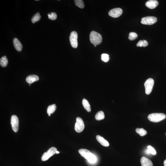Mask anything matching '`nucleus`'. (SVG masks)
I'll use <instances>...</instances> for the list:
<instances>
[{"label":"nucleus","instance_id":"1","mask_svg":"<svg viewBox=\"0 0 166 166\" xmlns=\"http://www.w3.org/2000/svg\"><path fill=\"white\" fill-rule=\"evenodd\" d=\"M79 152L81 155L87 159L89 163H94L96 161V156L93 154L89 150L86 149H80Z\"/></svg>","mask_w":166,"mask_h":166},{"label":"nucleus","instance_id":"2","mask_svg":"<svg viewBox=\"0 0 166 166\" xmlns=\"http://www.w3.org/2000/svg\"><path fill=\"white\" fill-rule=\"evenodd\" d=\"M91 42L94 45H98L102 42V37L100 34L93 31L91 32L89 36Z\"/></svg>","mask_w":166,"mask_h":166},{"label":"nucleus","instance_id":"3","mask_svg":"<svg viewBox=\"0 0 166 166\" xmlns=\"http://www.w3.org/2000/svg\"><path fill=\"white\" fill-rule=\"evenodd\" d=\"M166 115L164 114L160 113H152L148 115V118L151 122H157L165 119Z\"/></svg>","mask_w":166,"mask_h":166},{"label":"nucleus","instance_id":"4","mask_svg":"<svg viewBox=\"0 0 166 166\" xmlns=\"http://www.w3.org/2000/svg\"><path fill=\"white\" fill-rule=\"evenodd\" d=\"M85 125L83 121L80 117H78L76 119V122L74 126V129L77 133L82 132L84 129Z\"/></svg>","mask_w":166,"mask_h":166},{"label":"nucleus","instance_id":"5","mask_svg":"<svg viewBox=\"0 0 166 166\" xmlns=\"http://www.w3.org/2000/svg\"><path fill=\"white\" fill-rule=\"evenodd\" d=\"M154 84V81L152 78H149L145 82V92L147 94H149L151 92Z\"/></svg>","mask_w":166,"mask_h":166},{"label":"nucleus","instance_id":"6","mask_svg":"<svg viewBox=\"0 0 166 166\" xmlns=\"http://www.w3.org/2000/svg\"><path fill=\"white\" fill-rule=\"evenodd\" d=\"M57 149L55 147L50 148L48 151L44 153L41 158L42 161H45L49 159V158L56 153Z\"/></svg>","mask_w":166,"mask_h":166},{"label":"nucleus","instance_id":"7","mask_svg":"<svg viewBox=\"0 0 166 166\" xmlns=\"http://www.w3.org/2000/svg\"><path fill=\"white\" fill-rule=\"evenodd\" d=\"M157 21V18L155 17L147 16L141 18V23L145 25H152Z\"/></svg>","mask_w":166,"mask_h":166},{"label":"nucleus","instance_id":"8","mask_svg":"<svg viewBox=\"0 0 166 166\" xmlns=\"http://www.w3.org/2000/svg\"><path fill=\"white\" fill-rule=\"evenodd\" d=\"M78 34L75 31L72 32L70 36V40L71 45L74 48H77L78 46Z\"/></svg>","mask_w":166,"mask_h":166},{"label":"nucleus","instance_id":"9","mask_svg":"<svg viewBox=\"0 0 166 166\" xmlns=\"http://www.w3.org/2000/svg\"><path fill=\"white\" fill-rule=\"evenodd\" d=\"M19 121L18 117L15 115H13L11 118V124L13 131L17 132L18 129Z\"/></svg>","mask_w":166,"mask_h":166},{"label":"nucleus","instance_id":"10","mask_svg":"<svg viewBox=\"0 0 166 166\" xmlns=\"http://www.w3.org/2000/svg\"><path fill=\"white\" fill-rule=\"evenodd\" d=\"M122 10L120 8H114L110 11L109 15L113 18H117L120 16L122 13Z\"/></svg>","mask_w":166,"mask_h":166},{"label":"nucleus","instance_id":"11","mask_svg":"<svg viewBox=\"0 0 166 166\" xmlns=\"http://www.w3.org/2000/svg\"><path fill=\"white\" fill-rule=\"evenodd\" d=\"M158 4L157 1L156 0H150L145 3V6L149 8L153 9L157 7Z\"/></svg>","mask_w":166,"mask_h":166},{"label":"nucleus","instance_id":"12","mask_svg":"<svg viewBox=\"0 0 166 166\" xmlns=\"http://www.w3.org/2000/svg\"><path fill=\"white\" fill-rule=\"evenodd\" d=\"M141 163L142 166H153L151 161L144 156L141 158Z\"/></svg>","mask_w":166,"mask_h":166},{"label":"nucleus","instance_id":"13","mask_svg":"<svg viewBox=\"0 0 166 166\" xmlns=\"http://www.w3.org/2000/svg\"><path fill=\"white\" fill-rule=\"evenodd\" d=\"M96 139L97 141L103 146L105 147H108L109 146V144L108 142L101 136L99 135H97Z\"/></svg>","mask_w":166,"mask_h":166},{"label":"nucleus","instance_id":"14","mask_svg":"<svg viewBox=\"0 0 166 166\" xmlns=\"http://www.w3.org/2000/svg\"><path fill=\"white\" fill-rule=\"evenodd\" d=\"M13 42L14 47L17 51H21L23 48V46L20 41L17 38H15L13 40Z\"/></svg>","mask_w":166,"mask_h":166},{"label":"nucleus","instance_id":"15","mask_svg":"<svg viewBox=\"0 0 166 166\" xmlns=\"http://www.w3.org/2000/svg\"><path fill=\"white\" fill-rule=\"evenodd\" d=\"M39 79L38 76L35 75H31L28 76L26 79L27 82L30 84L35 82L38 81Z\"/></svg>","mask_w":166,"mask_h":166},{"label":"nucleus","instance_id":"16","mask_svg":"<svg viewBox=\"0 0 166 166\" xmlns=\"http://www.w3.org/2000/svg\"><path fill=\"white\" fill-rule=\"evenodd\" d=\"M83 107L87 112H90L91 111V106L88 101L85 99H83L82 101Z\"/></svg>","mask_w":166,"mask_h":166},{"label":"nucleus","instance_id":"17","mask_svg":"<svg viewBox=\"0 0 166 166\" xmlns=\"http://www.w3.org/2000/svg\"><path fill=\"white\" fill-rule=\"evenodd\" d=\"M105 118V115L103 112L102 111H100L98 112L96 114L95 118L97 120L100 121L103 120Z\"/></svg>","mask_w":166,"mask_h":166},{"label":"nucleus","instance_id":"18","mask_svg":"<svg viewBox=\"0 0 166 166\" xmlns=\"http://www.w3.org/2000/svg\"><path fill=\"white\" fill-rule=\"evenodd\" d=\"M8 61L6 56H3L2 57L0 60V64L1 66L3 67H5L8 64Z\"/></svg>","mask_w":166,"mask_h":166},{"label":"nucleus","instance_id":"19","mask_svg":"<svg viewBox=\"0 0 166 166\" xmlns=\"http://www.w3.org/2000/svg\"><path fill=\"white\" fill-rule=\"evenodd\" d=\"M56 109V106L55 104L50 105L48 107L47 109V113L48 115L51 114L53 113Z\"/></svg>","mask_w":166,"mask_h":166},{"label":"nucleus","instance_id":"20","mask_svg":"<svg viewBox=\"0 0 166 166\" xmlns=\"http://www.w3.org/2000/svg\"><path fill=\"white\" fill-rule=\"evenodd\" d=\"M41 18L40 13L38 12L35 14L33 16L31 19V21L33 23H34L37 22H38L40 20Z\"/></svg>","mask_w":166,"mask_h":166},{"label":"nucleus","instance_id":"21","mask_svg":"<svg viewBox=\"0 0 166 166\" xmlns=\"http://www.w3.org/2000/svg\"><path fill=\"white\" fill-rule=\"evenodd\" d=\"M75 5L79 8H83L84 7V4L82 0H75L74 1Z\"/></svg>","mask_w":166,"mask_h":166},{"label":"nucleus","instance_id":"22","mask_svg":"<svg viewBox=\"0 0 166 166\" xmlns=\"http://www.w3.org/2000/svg\"><path fill=\"white\" fill-rule=\"evenodd\" d=\"M138 35L136 33L132 32L129 33L128 38L130 40H134L137 38Z\"/></svg>","mask_w":166,"mask_h":166},{"label":"nucleus","instance_id":"23","mask_svg":"<svg viewBox=\"0 0 166 166\" xmlns=\"http://www.w3.org/2000/svg\"><path fill=\"white\" fill-rule=\"evenodd\" d=\"M48 18L51 20H55L57 18V15L55 12H51L48 14Z\"/></svg>","mask_w":166,"mask_h":166},{"label":"nucleus","instance_id":"24","mask_svg":"<svg viewBox=\"0 0 166 166\" xmlns=\"http://www.w3.org/2000/svg\"><path fill=\"white\" fill-rule=\"evenodd\" d=\"M102 60L104 62H107L109 60V55L106 54H103L102 55Z\"/></svg>","mask_w":166,"mask_h":166},{"label":"nucleus","instance_id":"25","mask_svg":"<svg viewBox=\"0 0 166 166\" xmlns=\"http://www.w3.org/2000/svg\"><path fill=\"white\" fill-rule=\"evenodd\" d=\"M147 148L150 151L151 154L153 155L156 154V151L155 150L153 147L150 146V145H149V146H147Z\"/></svg>","mask_w":166,"mask_h":166},{"label":"nucleus","instance_id":"26","mask_svg":"<svg viewBox=\"0 0 166 166\" xmlns=\"http://www.w3.org/2000/svg\"><path fill=\"white\" fill-rule=\"evenodd\" d=\"M147 133V131L143 128L140 129L139 133V135L141 136H143L146 135Z\"/></svg>","mask_w":166,"mask_h":166},{"label":"nucleus","instance_id":"27","mask_svg":"<svg viewBox=\"0 0 166 166\" xmlns=\"http://www.w3.org/2000/svg\"><path fill=\"white\" fill-rule=\"evenodd\" d=\"M143 45V40H140L138 42L137 44V46H140V47H142Z\"/></svg>","mask_w":166,"mask_h":166},{"label":"nucleus","instance_id":"28","mask_svg":"<svg viewBox=\"0 0 166 166\" xmlns=\"http://www.w3.org/2000/svg\"><path fill=\"white\" fill-rule=\"evenodd\" d=\"M148 45V42L146 40H143V47H145Z\"/></svg>","mask_w":166,"mask_h":166},{"label":"nucleus","instance_id":"29","mask_svg":"<svg viewBox=\"0 0 166 166\" xmlns=\"http://www.w3.org/2000/svg\"><path fill=\"white\" fill-rule=\"evenodd\" d=\"M145 153H146L147 154H151L150 151L148 149L145 151Z\"/></svg>","mask_w":166,"mask_h":166},{"label":"nucleus","instance_id":"30","mask_svg":"<svg viewBox=\"0 0 166 166\" xmlns=\"http://www.w3.org/2000/svg\"><path fill=\"white\" fill-rule=\"evenodd\" d=\"M140 129L139 128H137L136 129V131L137 132V133L139 134L140 132Z\"/></svg>","mask_w":166,"mask_h":166},{"label":"nucleus","instance_id":"31","mask_svg":"<svg viewBox=\"0 0 166 166\" xmlns=\"http://www.w3.org/2000/svg\"><path fill=\"white\" fill-rule=\"evenodd\" d=\"M164 166H166V159L164 162Z\"/></svg>","mask_w":166,"mask_h":166},{"label":"nucleus","instance_id":"32","mask_svg":"<svg viewBox=\"0 0 166 166\" xmlns=\"http://www.w3.org/2000/svg\"><path fill=\"white\" fill-rule=\"evenodd\" d=\"M59 152L58 151H56V153L58 154H59Z\"/></svg>","mask_w":166,"mask_h":166},{"label":"nucleus","instance_id":"33","mask_svg":"<svg viewBox=\"0 0 166 166\" xmlns=\"http://www.w3.org/2000/svg\"><path fill=\"white\" fill-rule=\"evenodd\" d=\"M48 116H51V114H49V115H48Z\"/></svg>","mask_w":166,"mask_h":166},{"label":"nucleus","instance_id":"34","mask_svg":"<svg viewBox=\"0 0 166 166\" xmlns=\"http://www.w3.org/2000/svg\"><path fill=\"white\" fill-rule=\"evenodd\" d=\"M96 46H97L96 45H94V47H96Z\"/></svg>","mask_w":166,"mask_h":166},{"label":"nucleus","instance_id":"35","mask_svg":"<svg viewBox=\"0 0 166 166\" xmlns=\"http://www.w3.org/2000/svg\"><path fill=\"white\" fill-rule=\"evenodd\" d=\"M29 86H31L30 85V84L29 85Z\"/></svg>","mask_w":166,"mask_h":166},{"label":"nucleus","instance_id":"36","mask_svg":"<svg viewBox=\"0 0 166 166\" xmlns=\"http://www.w3.org/2000/svg\"></svg>","mask_w":166,"mask_h":166}]
</instances>
